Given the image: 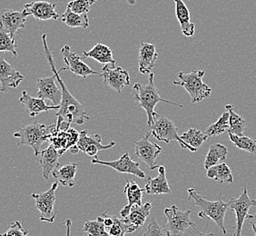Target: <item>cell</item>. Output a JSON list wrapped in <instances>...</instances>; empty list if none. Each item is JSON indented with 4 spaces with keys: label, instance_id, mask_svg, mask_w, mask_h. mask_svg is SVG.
Masks as SVG:
<instances>
[{
    "label": "cell",
    "instance_id": "6da1fadb",
    "mask_svg": "<svg viewBox=\"0 0 256 236\" xmlns=\"http://www.w3.org/2000/svg\"><path fill=\"white\" fill-rule=\"evenodd\" d=\"M42 41L44 44V52L48 64H50L51 70L53 71L54 74H56L58 81L60 83V86L62 88V99L61 103L60 104V109L56 113V116L58 118V122L60 124L62 122H68L71 124L74 122L76 124H83L84 121L89 120V116L88 114L84 111V106L80 104L78 100L74 98V96L69 92L68 89L64 83V81L60 78V70L58 71L56 68V64H54V58L53 54L51 53L48 41H46V34H44L42 36Z\"/></svg>",
    "mask_w": 256,
    "mask_h": 236
},
{
    "label": "cell",
    "instance_id": "7a4b0ae2",
    "mask_svg": "<svg viewBox=\"0 0 256 236\" xmlns=\"http://www.w3.org/2000/svg\"><path fill=\"white\" fill-rule=\"evenodd\" d=\"M188 200H192L194 206L200 209L198 216L202 219L212 220L221 229L224 234H226L224 226V217L228 210H230V202L222 201V192H220L216 201H210L207 197L202 196L194 188H188Z\"/></svg>",
    "mask_w": 256,
    "mask_h": 236
},
{
    "label": "cell",
    "instance_id": "3957f363",
    "mask_svg": "<svg viewBox=\"0 0 256 236\" xmlns=\"http://www.w3.org/2000/svg\"><path fill=\"white\" fill-rule=\"evenodd\" d=\"M154 74L150 73L149 74V78H148V84H140L136 83L134 84V100L138 102V104L148 114V124L149 126L153 124L154 118L158 116V114L156 111V106L159 102H164V103L172 104L174 106H178L179 108H182V104H180L171 102L166 99H164L160 96V94L158 92V89L156 84H154Z\"/></svg>",
    "mask_w": 256,
    "mask_h": 236
},
{
    "label": "cell",
    "instance_id": "277c9868",
    "mask_svg": "<svg viewBox=\"0 0 256 236\" xmlns=\"http://www.w3.org/2000/svg\"><path fill=\"white\" fill-rule=\"evenodd\" d=\"M56 130V124L46 126L44 124L34 122L20 128L14 134V138L18 139V146H28L33 148L34 156H38L41 152V146L44 142H48Z\"/></svg>",
    "mask_w": 256,
    "mask_h": 236
},
{
    "label": "cell",
    "instance_id": "5b68a950",
    "mask_svg": "<svg viewBox=\"0 0 256 236\" xmlns=\"http://www.w3.org/2000/svg\"><path fill=\"white\" fill-rule=\"evenodd\" d=\"M204 74L206 72L204 70L197 69H192L190 73L179 72L178 74L179 80H176L172 83L182 86L188 91L192 103H198L204 99L208 98L212 93V88L202 81Z\"/></svg>",
    "mask_w": 256,
    "mask_h": 236
},
{
    "label": "cell",
    "instance_id": "8992f818",
    "mask_svg": "<svg viewBox=\"0 0 256 236\" xmlns=\"http://www.w3.org/2000/svg\"><path fill=\"white\" fill-rule=\"evenodd\" d=\"M150 128L151 136L158 140L168 144L171 143L172 141H178L184 149H188L191 152H196L197 149L190 146L182 140L181 136L178 134V128L168 116H158L154 118L153 124Z\"/></svg>",
    "mask_w": 256,
    "mask_h": 236
},
{
    "label": "cell",
    "instance_id": "52a82bcc",
    "mask_svg": "<svg viewBox=\"0 0 256 236\" xmlns=\"http://www.w3.org/2000/svg\"><path fill=\"white\" fill-rule=\"evenodd\" d=\"M191 210L181 211L174 204L164 209V214L168 218V222L164 227L168 230L169 236H182L190 227L196 231L198 230L196 224L191 221Z\"/></svg>",
    "mask_w": 256,
    "mask_h": 236
},
{
    "label": "cell",
    "instance_id": "ba28073f",
    "mask_svg": "<svg viewBox=\"0 0 256 236\" xmlns=\"http://www.w3.org/2000/svg\"><path fill=\"white\" fill-rule=\"evenodd\" d=\"M230 210L236 214V226L234 228L232 236H242V230L244 222L249 214L248 212L252 206H256V200L249 196L246 188H244V192L238 198L232 197L230 199Z\"/></svg>",
    "mask_w": 256,
    "mask_h": 236
},
{
    "label": "cell",
    "instance_id": "9c48e42d",
    "mask_svg": "<svg viewBox=\"0 0 256 236\" xmlns=\"http://www.w3.org/2000/svg\"><path fill=\"white\" fill-rule=\"evenodd\" d=\"M56 189L58 182H56L46 192L42 194H32V198L36 201V207L40 212V219L41 222H54L56 219L54 208L56 199Z\"/></svg>",
    "mask_w": 256,
    "mask_h": 236
},
{
    "label": "cell",
    "instance_id": "30bf717a",
    "mask_svg": "<svg viewBox=\"0 0 256 236\" xmlns=\"http://www.w3.org/2000/svg\"><path fill=\"white\" fill-rule=\"evenodd\" d=\"M151 133L148 132L142 139L134 142L136 156L146 164L151 170L159 168L156 164V158L162 152V148L158 144L150 142Z\"/></svg>",
    "mask_w": 256,
    "mask_h": 236
},
{
    "label": "cell",
    "instance_id": "8fae6325",
    "mask_svg": "<svg viewBox=\"0 0 256 236\" xmlns=\"http://www.w3.org/2000/svg\"><path fill=\"white\" fill-rule=\"evenodd\" d=\"M100 76L103 78L104 84L119 94L131 82L130 74L126 69L111 64H106L101 69Z\"/></svg>",
    "mask_w": 256,
    "mask_h": 236
},
{
    "label": "cell",
    "instance_id": "7c38bea8",
    "mask_svg": "<svg viewBox=\"0 0 256 236\" xmlns=\"http://www.w3.org/2000/svg\"><path fill=\"white\" fill-rule=\"evenodd\" d=\"M91 164H102L108 168H113L118 172L121 174H134L139 178H146V174L143 170L140 169L139 162H134L132 158L129 156L128 152H124L121 158L116 161H102L99 160L98 158H94V159L91 160Z\"/></svg>",
    "mask_w": 256,
    "mask_h": 236
},
{
    "label": "cell",
    "instance_id": "4fadbf2b",
    "mask_svg": "<svg viewBox=\"0 0 256 236\" xmlns=\"http://www.w3.org/2000/svg\"><path fill=\"white\" fill-rule=\"evenodd\" d=\"M61 53L63 54L64 64L66 66L60 69V72L64 70H69L73 74L81 76L83 78H86L91 74H98L96 71H94L83 62L82 58L80 56L72 51L68 44H64L61 50Z\"/></svg>",
    "mask_w": 256,
    "mask_h": 236
},
{
    "label": "cell",
    "instance_id": "5bb4252c",
    "mask_svg": "<svg viewBox=\"0 0 256 236\" xmlns=\"http://www.w3.org/2000/svg\"><path fill=\"white\" fill-rule=\"evenodd\" d=\"M28 15L24 10H15L11 8H5L1 12L0 26L4 28L13 38L16 34H20L21 31L25 28L26 22Z\"/></svg>",
    "mask_w": 256,
    "mask_h": 236
},
{
    "label": "cell",
    "instance_id": "9a60e30c",
    "mask_svg": "<svg viewBox=\"0 0 256 236\" xmlns=\"http://www.w3.org/2000/svg\"><path fill=\"white\" fill-rule=\"evenodd\" d=\"M58 81L56 74L52 76L36 79V88H38V98L50 99L54 106H60L62 99V88L56 84Z\"/></svg>",
    "mask_w": 256,
    "mask_h": 236
},
{
    "label": "cell",
    "instance_id": "2e32d148",
    "mask_svg": "<svg viewBox=\"0 0 256 236\" xmlns=\"http://www.w3.org/2000/svg\"><path fill=\"white\" fill-rule=\"evenodd\" d=\"M24 11L28 16H33L34 18L40 21L56 20L60 18V14L56 11V4L48 1H32L26 4Z\"/></svg>",
    "mask_w": 256,
    "mask_h": 236
},
{
    "label": "cell",
    "instance_id": "e0dca14e",
    "mask_svg": "<svg viewBox=\"0 0 256 236\" xmlns=\"http://www.w3.org/2000/svg\"><path fill=\"white\" fill-rule=\"evenodd\" d=\"M24 80V76L20 74L15 68L6 61L4 56L0 58V82L1 91L6 92L8 88H16Z\"/></svg>",
    "mask_w": 256,
    "mask_h": 236
},
{
    "label": "cell",
    "instance_id": "ac0fdd59",
    "mask_svg": "<svg viewBox=\"0 0 256 236\" xmlns=\"http://www.w3.org/2000/svg\"><path fill=\"white\" fill-rule=\"evenodd\" d=\"M158 58V53L153 44L141 43L138 56V64L140 73L143 74L152 73L151 71L156 66Z\"/></svg>",
    "mask_w": 256,
    "mask_h": 236
},
{
    "label": "cell",
    "instance_id": "d6986e66",
    "mask_svg": "<svg viewBox=\"0 0 256 236\" xmlns=\"http://www.w3.org/2000/svg\"><path fill=\"white\" fill-rule=\"evenodd\" d=\"M20 102L25 106L26 112L30 114L31 118H34L40 114L44 112H48L50 110H56L58 111L60 106H48L44 99L40 98H33L26 91H22Z\"/></svg>",
    "mask_w": 256,
    "mask_h": 236
},
{
    "label": "cell",
    "instance_id": "ffe728a7",
    "mask_svg": "<svg viewBox=\"0 0 256 236\" xmlns=\"http://www.w3.org/2000/svg\"><path fill=\"white\" fill-rule=\"evenodd\" d=\"M144 192L152 196L168 194H169L172 192L166 178V168L164 166H159L158 176L154 178L148 177V182L144 186Z\"/></svg>",
    "mask_w": 256,
    "mask_h": 236
},
{
    "label": "cell",
    "instance_id": "44dd1931",
    "mask_svg": "<svg viewBox=\"0 0 256 236\" xmlns=\"http://www.w3.org/2000/svg\"><path fill=\"white\" fill-rule=\"evenodd\" d=\"M62 154L52 144L40 152L38 162L40 168L43 170V177L46 180L50 178L56 168L60 166V158Z\"/></svg>",
    "mask_w": 256,
    "mask_h": 236
},
{
    "label": "cell",
    "instance_id": "7402d4cb",
    "mask_svg": "<svg viewBox=\"0 0 256 236\" xmlns=\"http://www.w3.org/2000/svg\"><path fill=\"white\" fill-rule=\"evenodd\" d=\"M124 192L128 198V204L120 211V216L122 218H126L129 214L130 209L134 204H139V206L143 204L142 198L144 192V188L140 187L136 181H129L126 179V184Z\"/></svg>",
    "mask_w": 256,
    "mask_h": 236
},
{
    "label": "cell",
    "instance_id": "603a6c76",
    "mask_svg": "<svg viewBox=\"0 0 256 236\" xmlns=\"http://www.w3.org/2000/svg\"><path fill=\"white\" fill-rule=\"evenodd\" d=\"M176 4V15L182 33L186 38H191L196 32V25L191 22L190 18V11L188 10V6L182 0H174Z\"/></svg>",
    "mask_w": 256,
    "mask_h": 236
},
{
    "label": "cell",
    "instance_id": "cb8c5ba5",
    "mask_svg": "<svg viewBox=\"0 0 256 236\" xmlns=\"http://www.w3.org/2000/svg\"><path fill=\"white\" fill-rule=\"evenodd\" d=\"M151 208H152V204L150 202H146L141 206L134 204L130 209V212L128 217L122 218V219L128 224L133 226L139 230L140 228L144 226L148 216L150 214Z\"/></svg>",
    "mask_w": 256,
    "mask_h": 236
},
{
    "label": "cell",
    "instance_id": "d4e9b609",
    "mask_svg": "<svg viewBox=\"0 0 256 236\" xmlns=\"http://www.w3.org/2000/svg\"><path fill=\"white\" fill-rule=\"evenodd\" d=\"M83 56L84 58H93L101 64H111L116 66V60L113 56V50L106 44L98 43L89 51L84 50Z\"/></svg>",
    "mask_w": 256,
    "mask_h": 236
},
{
    "label": "cell",
    "instance_id": "484cf974",
    "mask_svg": "<svg viewBox=\"0 0 256 236\" xmlns=\"http://www.w3.org/2000/svg\"><path fill=\"white\" fill-rule=\"evenodd\" d=\"M78 172V164L74 162H70L63 166L56 168L52 176L60 181L63 186L73 187L76 184L74 177Z\"/></svg>",
    "mask_w": 256,
    "mask_h": 236
},
{
    "label": "cell",
    "instance_id": "4316f807",
    "mask_svg": "<svg viewBox=\"0 0 256 236\" xmlns=\"http://www.w3.org/2000/svg\"><path fill=\"white\" fill-rule=\"evenodd\" d=\"M102 140L103 139L101 136H99V134L89 136L88 130H83L80 132V138H79L78 143L76 146L80 151L84 152L86 149L91 146H96L100 150L110 149L116 146V142H111L106 146H104L102 144Z\"/></svg>",
    "mask_w": 256,
    "mask_h": 236
},
{
    "label": "cell",
    "instance_id": "83f0119b",
    "mask_svg": "<svg viewBox=\"0 0 256 236\" xmlns=\"http://www.w3.org/2000/svg\"><path fill=\"white\" fill-rule=\"evenodd\" d=\"M228 149L226 146L221 144H212L209 151L207 152L206 161H204V168L209 169L214 166L224 162L227 158Z\"/></svg>",
    "mask_w": 256,
    "mask_h": 236
},
{
    "label": "cell",
    "instance_id": "f1b7e54d",
    "mask_svg": "<svg viewBox=\"0 0 256 236\" xmlns=\"http://www.w3.org/2000/svg\"><path fill=\"white\" fill-rule=\"evenodd\" d=\"M206 176L221 184L234 182V176L231 169L228 166L227 164L224 162L207 169Z\"/></svg>",
    "mask_w": 256,
    "mask_h": 236
},
{
    "label": "cell",
    "instance_id": "f546056e",
    "mask_svg": "<svg viewBox=\"0 0 256 236\" xmlns=\"http://www.w3.org/2000/svg\"><path fill=\"white\" fill-rule=\"evenodd\" d=\"M61 20L69 28H88L89 26V18L88 14H78L74 13L69 8H66L64 14L61 16Z\"/></svg>",
    "mask_w": 256,
    "mask_h": 236
},
{
    "label": "cell",
    "instance_id": "4dcf8cb0",
    "mask_svg": "<svg viewBox=\"0 0 256 236\" xmlns=\"http://www.w3.org/2000/svg\"><path fill=\"white\" fill-rule=\"evenodd\" d=\"M226 109L230 113V128L228 133L234 134L236 136H244L246 129V121L239 114L234 112V106L232 104L226 106Z\"/></svg>",
    "mask_w": 256,
    "mask_h": 236
},
{
    "label": "cell",
    "instance_id": "1f68e13d",
    "mask_svg": "<svg viewBox=\"0 0 256 236\" xmlns=\"http://www.w3.org/2000/svg\"><path fill=\"white\" fill-rule=\"evenodd\" d=\"M230 128V113L226 111L222 114V116L219 118L216 123L212 124L206 131V134L209 138L211 136H217L222 134L226 132H228Z\"/></svg>",
    "mask_w": 256,
    "mask_h": 236
},
{
    "label": "cell",
    "instance_id": "d6a6232c",
    "mask_svg": "<svg viewBox=\"0 0 256 236\" xmlns=\"http://www.w3.org/2000/svg\"><path fill=\"white\" fill-rule=\"evenodd\" d=\"M208 138L209 136L206 134L202 133V131L196 128H190L181 136V138L186 143L196 149L201 148L204 142L206 141Z\"/></svg>",
    "mask_w": 256,
    "mask_h": 236
},
{
    "label": "cell",
    "instance_id": "836d02e7",
    "mask_svg": "<svg viewBox=\"0 0 256 236\" xmlns=\"http://www.w3.org/2000/svg\"><path fill=\"white\" fill-rule=\"evenodd\" d=\"M229 138L237 148L242 151L251 152L256 154V140L246 136H236L234 134L228 133Z\"/></svg>",
    "mask_w": 256,
    "mask_h": 236
},
{
    "label": "cell",
    "instance_id": "e575fe53",
    "mask_svg": "<svg viewBox=\"0 0 256 236\" xmlns=\"http://www.w3.org/2000/svg\"><path fill=\"white\" fill-rule=\"evenodd\" d=\"M84 232L88 236H111L104 224L103 216H98L96 221L86 222Z\"/></svg>",
    "mask_w": 256,
    "mask_h": 236
},
{
    "label": "cell",
    "instance_id": "d590c367",
    "mask_svg": "<svg viewBox=\"0 0 256 236\" xmlns=\"http://www.w3.org/2000/svg\"><path fill=\"white\" fill-rule=\"evenodd\" d=\"M48 142L50 144H52L61 154H63L66 151L69 150L68 131H62V130L56 129Z\"/></svg>",
    "mask_w": 256,
    "mask_h": 236
},
{
    "label": "cell",
    "instance_id": "8d00e7d4",
    "mask_svg": "<svg viewBox=\"0 0 256 236\" xmlns=\"http://www.w3.org/2000/svg\"><path fill=\"white\" fill-rule=\"evenodd\" d=\"M106 230L111 236H124L126 234H132L138 229L133 226L126 224L123 219L114 216L113 226H111Z\"/></svg>",
    "mask_w": 256,
    "mask_h": 236
},
{
    "label": "cell",
    "instance_id": "74e56055",
    "mask_svg": "<svg viewBox=\"0 0 256 236\" xmlns=\"http://www.w3.org/2000/svg\"><path fill=\"white\" fill-rule=\"evenodd\" d=\"M0 51L10 52L15 56H18L15 38H13L11 34L2 26H0Z\"/></svg>",
    "mask_w": 256,
    "mask_h": 236
},
{
    "label": "cell",
    "instance_id": "f35d334b",
    "mask_svg": "<svg viewBox=\"0 0 256 236\" xmlns=\"http://www.w3.org/2000/svg\"><path fill=\"white\" fill-rule=\"evenodd\" d=\"M98 0H73L68 4V8L78 14H88L90 8Z\"/></svg>",
    "mask_w": 256,
    "mask_h": 236
},
{
    "label": "cell",
    "instance_id": "ab89813d",
    "mask_svg": "<svg viewBox=\"0 0 256 236\" xmlns=\"http://www.w3.org/2000/svg\"><path fill=\"white\" fill-rule=\"evenodd\" d=\"M143 236H169L166 227L162 226L158 224L156 218H153L148 224L146 231Z\"/></svg>",
    "mask_w": 256,
    "mask_h": 236
},
{
    "label": "cell",
    "instance_id": "60d3db41",
    "mask_svg": "<svg viewBox=\"0 0 256 236\" xmlns=\"http://www.w3.org/2000/svg\"><path fill=\"white\" fill-rule=\"evenodd\" d=\"M1 236H28V232L24 229L20 222L15 221L11 222L8 231Z\"/></svg>",
    "mask_w": 256,
    "mask_h": 236
},
{
    "label": "cell",
    "instance_id": "b9f144b4",
    "mask_svg": "<svg viewBox=\"0 0 256 236\" xmlns=\"http://www.w3.org/2000/svg\"><path fill=\"white\" fill-rule=\"evenodd\" d=\"M247 219L251 222L252 228V231L254 234V236H256V214H248L247 216Z\"/></svg>",
    "mask_w": 256,
    "mask_h": 236
},
{
    "label": "cell",
    "instance_id": "7bdbcfd3",
    "mask_svg": "<svg viewBox=\"0 0 256 236\" xmlns=\"http://www.w3.org/2000/svg\"><path fill=\"white\" fill-rule=\"evenodd\" d=\"M66 224V236H71V226H72V221L70 219H68L64 222Z\"/></svg>",
    "mask_w": 256,
    "mask_h": 236
},
{
    "label": "cell",
    "instance_id": "ee69618b",
    "mask_svg": "<svg viewBox=\"0 0 256 236\" xmlns=\"http://www.w3.org/2000/svg\"><path fill=\"white\" fill-rule=\"evenodd\" d=\"M197 232H198V236H214V232H201L200 231H198L197 230Z\"/></svg>",
    "mask_w": 256,
    "mask_h": 236
},
{
    "label": "cell",
    "instance_id": "f6af8a7d",
    "mask_svg": "<svg viewBox=\"0 0 256 236\" xmlns=\"http://www.w3.org/2000/svg\"><path fill=\"white\" fill-rule=\"evenodd\" d=\"M69 151L72 152V154H76L80 150H79V148H78V146H72V148L69 149Z\"/></svg>",
    "mask_w": 256,
    "mask_h": 236
},
{
    "label": "cell",
    "instance_id": "bcb514c9",
    "mask_svg": "<svg viewBox=\"0 0 256 236\" xmlns=\"http://www.w3.org/2000/svg\"><path fill=\"white\" fill-rule=\"evenodd\" d=\"M126 2H128V4H129V5H134V4H136V1H138V0H126Z\"/></svg>",
    "mask_w": 256,
    "mask_h": 236
}]
</instances>
